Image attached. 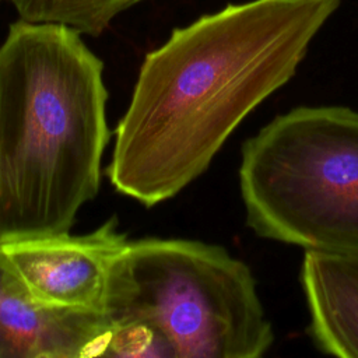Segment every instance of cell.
Returning a JSON list of instances; mask_svg holds the SVG:
<instances>
[{
	"label": "cell",
	"instance_id": "6",
	"mask_svg": "<svg viewBox=\"0 0 358 358\" xmlns=\"http://www.w3.org/2000/svg\"><path fill=\"white\" fill-rule=\"evenodd\" d=\"M112 336L103 312L41 301L0 246V358L106 357Z\"/></svg>",
	"mask_w": 358,
	"mask_h": 358
},
{
	"label": "cell",
	"instance_id": "4",
	"mask_svg": "<svg viewBox=\"0 0 358 358\" xmlns=\"http://www.w3.org/2000/svg\"><path fill=\"white\" fill-rule=\"evenodd\" d=\"M248 225L305 250L358 256V112L299 106L242 147Z\"/></svg>",
	"mask_w": 358,
	"mask_h": 358
},
{
	"label": "cell",
	"instance_id": "1",
	"mask_svg": "<svg viewBox=\"0 0 358 358\" xmlns=\"http://www.w3.org/2000/svg\"><path fill=\"white\" fill-rule=\"evenodd\" d=\"M340 0H249L172 31L150 52L106 175L145 207L197 179L241 122L296 73Z\"/></svg>",
	"mask_w": 358,
	"mask_h": 358
},
{
	"label": "cell",
	"instance_id": "2",
	"mask_svg": "<svg viewBox=\"0 0 358 358\" xmlns=\"http://www.w3.org/2000/svg\"><path fill=\"white\" fill-rule=\"evenodd\" d=\"M103 63L81 34L18 20L0 46V243L70 232L110 138Z\"/></svg>",
	"mask_w": 358,
	"mask_h": 358
},
{
	"label": "cell",
	"instance_id": "7",
	"mask_svg": "<svg viewBox=\"0 0 358 358\" xmlns=\"http://www.w3.org/2000/svg\"><path fill=\"white\" fill-rule=\"evenodd\" d=\"M301 282L317 348L358 358V256L305 250Z\"/></svg>",
	"mask_w": 358,
	"mask_h": 358
},
{
	"label": "cell",
	"instance_id": "8",
	"mask_svg": "<svg viewBox=\"0 0 358 358\" xmlns=\"http://www.w3.org/2000/svg\"><path fill=\"white\" fill-rule=\"evenodd\" d=\"M21 20L63 24L98 36L123 10L141 0H10Z\"/></svg>",
	"mask_w": 358,
	"mask_h": 358
},
{
	"label": "cell",
	"instance_id": "5",
	"mask_svg": "<svg viewBox=\"0 0 358 358\" xmlns=\"http://www.w3.org/2000/svg\"><path fill=\"white\" fill-rule=\"evenodd\" d=\"M129 239L112 217L85 235L55 234L0 243L29 289L60 308L103 312L109 271Z\"/></svg>",
	"mask_w": 358,
	"mask_h": 358
},
{
	"label": "cell",
	"instance_id": "3",
	"mask_svg": "<svg viewBox=\"0 0 358 358\" xmlns=\"http://www.w3.org/2000/svg\"><path fill=\"white\" fill-rule=\"evenodd\" d=\"M103 313L154 331L173 358H259L274 343L256 280L220 245L129 241L112 263Z\"/></svg>",
	"mask_w": 358,
	"mask_h": 358
}]
</instances>
